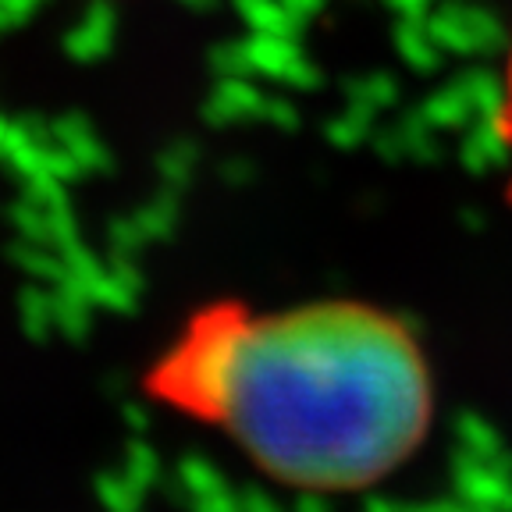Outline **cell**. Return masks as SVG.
I'll list each match as a JSON object with an SVG mask.
<instances>
[{"instance_id": "1", "label": "cell", "mask_w": 512, "mask_h": 512, "mask_svg": "<svg viewBox=\"0 0 512 512\" xmlns=\"http://www.w3.org/2000/svg\"><path fill=\"white\" fill-rule=\"evenodd\" d=\"M143 395L207 427L271 484L360 495L406 470L438 388L406 317L367 299L196 306L150 356Z\"/></svg>"}, {"instance_id": "2", "label": "cell", "mask_w": 512, "mask_h": 512, "mask_svg": "<svg viewBox=\"0 0 512 512\" xmlns=\"http://www.w3.org/2000/svg\"><path fill=\"white\" fill-rule=\"evenodd\" d=\"M495 136L502 143L505 157L512 164V40L502 57V75H498V96H495Z\"/></svg>"}]
</instances>
